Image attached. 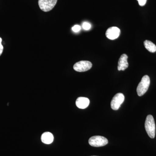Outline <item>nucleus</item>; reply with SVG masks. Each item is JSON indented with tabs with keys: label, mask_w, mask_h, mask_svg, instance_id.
<instances>
[{
	"label": "nucleus",
	"mask_w": 156,
	"mask_h": 156,
	"mask_svg": "<svg viewBox=\"0 0 156 156\" xmlns=\"http://www.w3.org/2000/svg\"><path fill=\"white\" fill-rule=\"evenodd\" d=\"M145 128L147 133L151 138H154L155 136L156 126L154 117L149 115L147 117L145 122Z\"/></svg>",
	"instance_id": "nucleus-1"
},
{
	"label": "nucleus",
	"mask_w": 156,
	"mask_h": 156,
	"mask_svg": "<svg viewBox=\"0 0 156 156\" xmlns=\"http://www.w3.org/2000/svg\"><path fill=\"white\" fill-rule=\"evenodd\" d=\"M150 85V79L149 76H144L136 88V92L138 96H141L144 95L147 92Z\"/></svg>",
	"instance_id": "nucleus-2"
},
{
	"label": "nucleus",
	"mask_w": 156,
	"mask_h": 156,
	"mask_svg": "<svg viewBox=\"0 0 156 156\" xmlns=\"http://www.w3.org/2000/svg\"><path fill=\"white\" fill-rule=\"evenodd\" d=\"M89 143L91 146L100 147L107 144H108V140L104 136H94L89 138Z\"/></svg>",
	"instance_id": "nucleus-3"
},
{
	"label": "nucleus",
	"mask_w": 156,
	"mask_h": 156,
	"mask_svg": "<svg viewBox=\"0 0 156 156\" xmlns=\"http://www.w3.org/2000/svg\"><path fill=\"white\" fill-rule=\"evenodd\" d=\"M57 2V0H39L38 5L42 11L48 12L54 8Z\"/></svg>",
	"instance_id": "nucleus-4"
},
{
	"label": "nucleus",
	"mask_w": 156,
	"mask_h": 156,
	"mask_svg": "<svg viewBox=\"0 0 156 156\" xmlns=\"http://www.w3.org/2000/svg\"><path fill=\"white\" fill-rule=\"evenodd\" d=\"M125 96L122 93H118L114 96L111 102V107L114 110H118L125 100Z\"/></svg>",
	"instance_id": "nucleus-5"
},
{
	"label": "nucleus",
	"mask_w": 156,
	"mask_h": 156,
	"mask_svg": "<svg viewBox=\"0 0 156 156\" xmlns=\"http://www.w3.org/2000/svg\"><path fill=\"white\" fill-rule=\"evenodd\" d=\"M92 63L88 61H80L76 63L73 66V69L76 71L83 72L91 69Z\"/></svg>",
	"instance_id": "nucleus-6"
},
{
	"label": "nucleus",
	"mask_w": 156,
	"mask_h": 156,
	"mask_svg": "<svg viewBox=\"0 0 156 156\" xmlns=\"http://www.w3.org/2000/svg\"><path fill=\"white\" fill-rule=\"evenodd\" d=\"M120 30L116 27H112L108 29L105 33L106 36L110 40H113L119 36Z\"/></svg>",
	"instance_id": "nucleus-7"
},
{
	"label": "nucleus",
	"mask_w": 156,
	"mask_h": 156,
	"mask_svg": "<svg viewBox=\"0 0 156 156\" xmlns=\"http://www.w3.org/2000/svg\"><path fill=\"white\" fill-rule=\"evenodd\" d=\"M128 56L126 54L121 55L118 62V70L124 71L128 67Z\"/></svg>",
	"instance_id": "nucleus-8"
},
{
	"label": "nucleus",
	"mask_w": 156,
	"mask_h": 156,
	"mask_svg": "<svg viewBox=\"0 0 156 156\" xmlns=\"http://www.w3.org/2000/svg\"><path fill=\"white\" fill-rule=\"evenodd\" d=\"M90 103L89 98L86 97L78 98L76 101V105L79 108L85 109L88 107Z\"/></svg>",
	"instance_id": "nucleus-9"
},
{
	"label": "nucleus",
	"mask_w": 156,
	"mask_h": 156,
	"mask_svg": "<svg viewBox=\"0 0 156 156\" xmlns=\"http://www.w3.org/2000/svg\"><path fill=\"white\" fill-rule=\"evenodd\" d=\"M41 139L42 142L45 144H49L53 142L54 137L52 133L49 132H46L42 134Z\"/></svg>",
	"instance_id": "nucleus-10"
},
{
	"label": "nucleus",
	"mask_w": 156,
	"mask_h": 156,
	"mask_svg": "<svg viewBox=\"0 0 156 156\" xmlns=\"http://www.w3.org/2000/svg\"><path fill=\"white\" fill-rule=\"evenodd\" d=\"M144 47L146 49L151 53H154L156 51V46L153 42L146 40L144 41Z\"/></svg>",
	"instance_id": "nucleus-11"
},
{
	"label": "nucleus",
	"mask_w": 156,
	"mask_h": 156,
	"mask_svg": "<svg viewBox=\"0 0 156 156\" xmlns=\"http://www.w3.org/2000/svg\"><path fill=\"white\" fill-rule=\"evenodd\" d=\"M83 27L85 30H89L91 27V24L87 22H84L83 24Z\"/></svg>",
	"instance_id": "nucleus-12"
},
{
	"label": "nucleus",
	"mask_w": 156,
	"mask_h": 156,
	"mask_svg": "<svg viewBox=\"0 0 156 156\" xmlns=\"http://www.w3.org/2000/svg\"><path fill=\"white\" fill-rule=\"evenodd\" d=\"M81 30V27L79 25H75L72 27V30L74 32L77 33L80 31Z\"/></svg>",
	"instance_id": "nucleus-13"
},
{
	"label": "nucleus",
	"mask_w": 156,
	"mask_h": 156,
	"mask_svg": "<svg viewBox=\"0 0 156 156\" xmlns=\"http://www.w3.org/2000/svg\"><path fill=\"white\" fill-rule=\"evenodd\" d=\"M138 2V4L140 6H144L146 4L147 0H137Z\"/></svg>",
	"instance_id": "nucleus-14"
},
{
	"label": "nucleus",
	"mask_w": 156,
	"mask_h": 156,
	"mask_svg": "<svg viewBox=\"0 0 156 156\" xmlns=\"http://www.w3.org/2000/svg\"><path fill=\"white\" fill-rule=\"evenodd\" d=\"M2 38L0 37V56L2 53L3 49H4L3 45H2Z\"/></svg>",
	"instance_id": "nucleus-15"
},
{
	"label": "nucleus",
	"mask_w": 156,
	"mask_h": 156,
	"mask_svg": "<svg viewBox=\"0 0 156 156\" xmlns=\"http://www.w3.org/2000/svg\"></svg>",
	"instance_id": "nucleus-16"
}]
</instances>
